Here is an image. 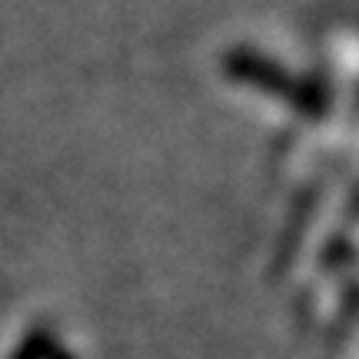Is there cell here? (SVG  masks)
<instances>
[{
	"mask_svg": "<svg viewBox=\"0 0 359 359\" xmlns=\"http://www.w3.org/2000/svg\"><path fill=\"white\" fill-rule=\"evenodd\" d=\"M223 70L236 83H246V87L259 90V93H269L276 100L290 103V110L309 116V120H323L330 114V93H326L323 83L309 77H296L293 70H286L283 64L263 57L253 47H233L223 57Z\"/></svg>",
	"mask_w": 359,
	"mask_h": 359,
	"instance_id": "obj_1",
	"label": "cell"
}]
</instances>
